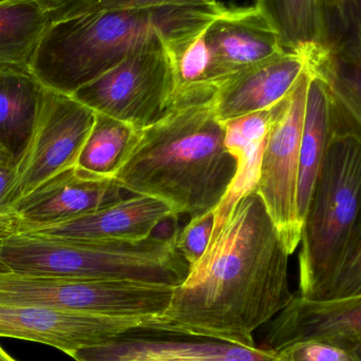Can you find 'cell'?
Here are the masks:
<instances>
[{"label":"cell","instance_id":"6da1fadb","mask_svg":"<svg viewBox=\"0 0 361 361\" xmlns=\"http://www.w3.org/2000/svg\"><path fill=\"white\" fill-rule=\"evenodd\" d=\"M290 256L258 193H246L214 225L203 256L173 288L167 309L148 317L141 331L256 349L254 333L294 298Z\"/></svg>","mask_w":361,"mask_h":361},{"label":"cell","instance_id":"7a4b0ae2","mask_svg":"<svg viewBox=\"0 0 361 361\" xmlns=\"http://www.w3.org/2000/svg\"><path fill=\"white\" fill-rule=\"evenodd\" d=\"M212 95L171 99L160 118L137 130L112 179L131 195L169 203L191 218L218 207L237 173Z\"/></svg>","mask_w":361,"mask_h":361},{"label":"cell","instance_id":"3957f363","mask_svg":"<svg viewBox=\"0 0 361 361\" xmlns=\"http://www.w3.org/2000/svg\"><path fill=\"white\" fill-rule=\"evenodd\" d=\"M222 8L216 2L103 11L48 23L29 68L40 84L72 94L130 55L212 20Z\"/></svg>","mask_w":361,"mask_h":361},{"label":"cell","instance_id":"277c9868","mask_svg":"<svg viewBox=\"0 0 361 361\" xmlns=\"http://www.w3.org/2000/svg\"><path fill=\"white\" fill-rule=\"evenodd\" d=\"M178 231L137 242L72 239L14 229L0 245L8 271L91 280H126L180 286L189 264L178 252Z\"/></svg>","mask_w":361,"mask_h":361},{"label":"cell","instance_id":"5b68a950","mask_svg":"<svg viewBox=\"0 0 361 361\" xmlns=\"http://www.w3.org/2000/svg\"><path fill=\"white\" fill-rule=\"evenodd\" d=\"M361 233V144L333 135L303 219L299 294L320 301Z\"/></svg>","mask_w":361,"mask_h":361},{"label":"cell","instance_id":"8992f818","mask_svg":"<svg viewBox=\"0 0 361 361\" xmlns=\"http://www.w3.org/2000/svg\"><path fill=\"white\" fill-rule=\"evenodd\" d=\"M173 286L126 280L73 279L0 271V305L108 316H154Z\"/></svg>","mask_w":361,"mask_h":361},{"label":"cell","instance_id":"52a82bcc","mask_svg":"<svg viewBox=\"0 0 361 361\" xmlns=\"http://www.w3.org/2000/svg\"><path fill=\"white\" fill-rule=\"evenodd\" d=\"M95 112L74 99L40 84L35 116L25 148L13 163L4 204L14 209L30 193L78 164L94 124Z\"/></svg>","mask_w":361,"mask_h":361},{"label":"cell","instance_id":"ba28073f","mask_svg":"<svg viewBox=\"0 0 361 361\" xmlns=\"http://www.w3.org/2000/svg\"><path fill=\"white\" fill-rule=\"evenodd\" d=\"M310 68L301 74L290 92L271 108L255 190L264 203L290 255L299 247L302 233L303 223L299 216L297 197Z\"/></svg>","mask_w":361,"mask_h":361},{"label":"cell","instance_id":"9c48e42d","mask_svg":"<svg viewBox=\"0 0 361 361\" xmlns=\"http://www.w3.org/2000/svg\"><path fill=\"white\" fill-rule=\"evenodd\" d=\"M173 91L171 63L161 42L130 55L71 95L137 131L163 116Z\"/></svg>","mask_w":361,"mask_h":361},{"label":"cell","instance_id":"30bf717a","mask_svg":"<svg viewBox=\"0 0 361 361\" xmlns=\"http://www.w3.org/2000/svg\"><path fill=\"white\" fill-rule=\"evenodd\" d=\"M150 316H108L0 305V337L50 345L71 357L141 330Z\"/></svg>","mask_w":361,"mask_h":361},{"label":"cell","instance_id":"8fae6325","mask_svg":"<svg viewBox=\"0 0 361 361\" xmlns=\"http://www.w3.org/2000/svg\"><path fill=\"white\" fill-rule=\"evenodd\" d=\"M208 80L216 90L229 78L286 52L277 32L256 6L227 8L208 25Z\"/></svg>","mask_w":361,"mask_h":361},{"label":"cell","instance_id":"7c38bea8","mask_svg":"<svg viewBox=\"0 0 361 361\" xmlns=\"http://www.w3.org/2000/svg\"><path fill=\"white\" fill-rule=\"evenodd\" d=\"M301 341L329 343L361 361V295L326 301L294 296L271 322L264 349Z\"/></svg>","mask_w":361,"mask_h":361},{"label":"cell","instance_id":"4fadbf2b","mask_svg":"<svg viewBox=\"0 0 361 361\" xmlns=\"http://www.w3.org/2000/svg\"><path fill=\"white\" fill-rule=\"evenodd\" d=\"M129 191L111 178L87 173L78 165L61 171L15 207L17 227L69 220L116 203Z\"/></svg>","mask_w":361,"mask_h":361},{"label":"cell","instance_id":"5bb4252c","mask_svg":"<svg viewBox=\"0 0 361 361\" xmlns=\"http://www.w3.org/2000/svg\"><path fill=\"white\" fill-rule=\"evenodd\" d=\"M178 216L162 200L133 195L69 220L16 229L90 241L137 242L152 237L161 223Z\"/></svg>","mask_w":361,"mask_h":361},{"label":"cell","instance_id":"9a60e30c","mask_svg":"<svg viewBox=\"0 0 361 361\" xmlns=\"http://www.w3.org/2000/svg\"><path fill=\"white\" fill-rule=\"evenodd\" d=\"M156 334V333H154ZM123 335L106 345L80 350L75 361H273V350L245 349L195 337Z\"/></svg>","mask_w":361,"mask_h":361},{"label":"cell","instance_id":"2e32d148","mask_svg":"<svg viewBox=\"0 0 361 361\" xmlns=\"http://www.w3.org/2000/svg\"><path fill=\"white\" fill-rule=\"evenodd\" d=\"M316 50L286 51L229 78L212 97L218 120L224 124L275 106L309 69Z\"/></svg>","mask_w":361,"mask_h":361},{"label":"cell","instance_id":"e0dca14e","mask_svg":"<svg viewBox=\"0 0 361 361\" xmlns=\"http://www.w3.org/2000/svg\"><path fill=\"white\" fill-rule=\"evenodd\" d=\"M307 107L300 142L298 212L305 219L333 137L330 91L324 78L310 68Z\"/></svg>","mask_w":361,"mask_h":361},{"label":"cell","instance_id":"ac0fdd59","mask_svg":"<svg viewBox=\"0 0 361 361\" xmlns=\"http://www.w3.org/2000/svg\"><path fill=\"white\" fill-rule=\"evenodd\" d=\"M312 67L330 91L333 135H347L361 144V59L330 44L314 53Z\"/></svg>","mask_w":361,"mask_h":361},{"label":"cell","instance_id":"d6986e66","mask_svg":"<svg viewBox=\"0 0 361 361\" xmlns=\"http://www.w3.org/2000/svg\"><path fill=\"white\" fill-rule=\"evenodd\" d=\"M271 108L224 123L225 145L237 162V173L226 195L214 209V225L224 219L233 202L256 190Z\"/></svg>","mask_w":361,"mask_h":361},{"label":"cell","instance_id":"ffe728a7","mask_svg":"<svg viewBox=\"0 0 361 361\" xmlns=\"http://www.w3.org/2000/svg\"><path fill=\"white\" fill-rule=\"evenodd\" d=\"M286 51H311L331 44L329 15L322 0H255Z\"/></svg>","mask_w":361,"mask_h":361},{"label":"cell","instance_id":"44dd1931","mask_svg":"<svg viewBox=\"0 0 361 361\" xmlns=\"http://www.w3.org/2000/svg\"><path fill=\"white\" fill-rule=\"evenodd\" d=\"M40 82L27 67H0V143L15 157L29 139Z\"/></svg>","mask_w":361,"mask_h":361},{"label":"cell","instance_id":"7402d4cb","mask_svg":"<svg viewBox=\"0 0 361 361\" xmlns=\"http://www.w3.org/2000/svg\"><path fill=\"white\" fill-rule=\"evenodd\" d=\"M48 23L37 0L0 2V67L29 68Z\"/></svg>","mask_w":361,"mask_h":361},{"label":"cell","instance_id":"603a6c76","mask_svg":"<svg viewBox=\"0 0 361 361\" xmlns=\"http://www.w3.org/2000/svg\"><path fill=\"white\" fill-rule=\"evenodd\" d=\"M135 133L125 123L95 112L94 124L76 165L87 173L112 179Z\"/></svg>","mask_w":361,"mask_h":361},{"label":"cell","instance_id":"cb8c5ba5","mask_svg":"<svg viewBox=\"0 0 361 361\" xmlns=\"http://www.w3.org/2000/svg\"><path fill=\"white\" fill-rule=\"evenodd\" d=\"M216 0H71L49 13V23L78 15L114 10H143L175 6H212Z\"/></svg>","mask_w":361,"mask_h":361},{"label":"cell","instance_id":"d4e9b609","mask_svg":"<svg viewBox=\"0 0 361 361\" xmlns=\"http://www.w3.org/2000/svg\"><path fill=\"white\" fill-rule=\"evenodd\" d=\"M214 225V209L191 218L188 224L178 231V252L188 263L189 267L195 264L207 248Z\"/></svg>","mask_w":361,"mask_h":361},{"label":"cell","instance_id":"484cf974","mask_svg":"<svg viewBox=\"0 0 361 361\" xmlns=\"http://www.w3.org/2000/svg\"><path fill=\"white\" fill-rule=\"evenodd\" d=\"M273 361H356L347 352L318 341H301L274 350Z\"/></svg>","mask_w":361,"mask_h":361},{"label":"cell","instance_id":"4316f807","mask_svg":"<svg viewBox=\"0 0 361 361\" xmlns=\"http://www.w3.org/2000/svg\"><path fill=\"white\" fill-rule=\"evenodd\" d=\"M357 295H361V233L338 275L320 301L347 298Z\"/></svg>","mask_w":361,"mask_h":361},{"label":"cell","instance_id":"83f0119b","mask_svg":"<svg viewBox=\"0 0 361 361\" xmlns=\"http://www.w3.org/2000/svg\"><path fill=\"white\" fill-rule=\"evenodd\" d=\"M332 44L361 59V0H348Z\"/></svg>","mask_w":361,"mask_h":361},{"label":"cell","instance_id":"f1b7e54d","mask_svg":"<svg viewBox=\"0 0 361 361\" xmlns=\"http://www.w3.org/2000/svg\"><path fill=\"white\" fill-rule=\"evenodd\" d=\"M322 1L324 4L326 13H328L331 27H332L333 21L339 23V20H341L343 12H345L348 0H322Z\"/></svg>","mask_w":361,"mask_h":361},{"label":"cell","instance_id":"f546056e","mask_svg":"<svg viewBox=\"0 0 361 361\" xmlns=\"http://www.w3.org/2000/svg\"><path fill=\"white\" fill-rule=\"evenodd\" d=\"M12 169L13 164L0 167V214H12L6 209L4 204V197L12 176Z\"/></svg>","mask_w":361,"mask_h":361},{"label":"cell","instance_id":"4dcf8cb0","mask_svg":"<svg viewBox=\"0 0 361 361\" xmlns=\"http://www.w3.org/2000/svg\"><path fill=\"white\" fill-rule=\"evenodd\" d=\"M69 1H71V0H37L38 4L42 6L44 11L48 12V14L61 8V6H65Z\"/></svg>","mask_w":361,"mask_h":361},{"label":"cell","instance_id":"1f68e13d","mask_svg":"<svg viewBox=\"0 0 361 361\" xmlns=\"http://www.w3.org/2000/svg\"><path fill=\"white\" fill-rule=\"evenodd\" d=\"M17 220L13 221V222L6 223V224H0V245H1L2 240L6 237V233H10L12 229L16 227ZM0 271H8L6 269V265L2 263L1 259H0Z\"/></svg>","mask_w":361,"mask_h":361},{"label":"cell","instance_id":"d6a6232c","mask_svg":"<svg viewBox=\"0 0 361 361\" xmlns=\"http://www.w3.org/2000/svg\"><path fill=\"white\" fill-rule=\"evenodd\" d=\"M15 157L0 143V167L13 164Z\"/></svg>","mask_w":361,"mask_h":361},{"label":"cell","instance_id":"836d02e7","mask_svg":"<svg viewBox=\"0 0 361 361\" xmlns=\"http://www.w3.org/2000/svg\"><path fill=\"white\" fill-rule=\"evenodd\" d=\"M15 220H17L15 214H0V224H6V223L13 222Z\"/></svg>","mask_w":361,"mask_h":361},{"label":"cell","instance_id":"e575fe53","mask_svg":"<svg viewBox=\"0 0 361 361\" xmlns=\"http://www.w3.org/2000/svg\"><path fill=\"white\" fill-rule=\"evenodd\" d=\"M0 361H17L15 360L14 358L11 357L4 349H2L1 345H0Z\"/></svg>","mask_w":361,"mask_h":361},{"label":"cell","instance_id":"d590c367","mask_svg":"<svg viewBox=\"0 0 361 361\" xmlns=\"http://www.w3.org/2000/svg\"><path fill=\"white\" fill-rule=\"evenodd\" d=\"M6 1V0H0V2Z\"/></svg>","mask_w":361,"mask_h":361}]
</instances>
